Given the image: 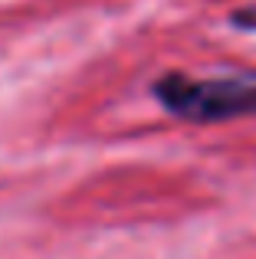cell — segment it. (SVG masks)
I'll use <instances>...</instances> for the list:
<instances>
[{
  "label": "cell",
  "instance_id": "obj_1",
  "mask_svg": "<svg viewBox=\"0 0 256 259\" xmlns=\"http://www.w3.org/2000/svg\"><path fill=\"white\" fill-rule=\"evenodd\" d=\"M154 95L167 112L184 121H227L256 112V76L191 79L184 72H167L154 82Z\"/></svg>",
  "mask_w": 256,
  "mask_h": 259
},
{
  "label": "cell",
  "instance_id": "obj_2",
  "mask_svg": "<svg viewBox=\"0 0 256 259\" xmlns=\"http://www.w3.org/2000/svg\"><path fill=\"white\" fill-rule=\"evenodd\" d=\"M233 26H243V30H256V7H243V10L233 13Z\"/></svg>",
  "mask_w": 256,
  "mask_h": 259
}]
</instances>
